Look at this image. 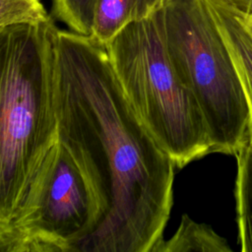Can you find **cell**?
<instances>
[{
  "label": "cell",
  "instance_id": "cell-5",
  "mask_svg": "<svg viewBox=\"0 0 252 252\" xmlns=\"http://www.w3.org/2000/svg\"><path fill=\"white\" fill-rule=\"evenodd\" d=\"M96 220L91 188L69 151L58 142L8 222L0 227V252H79Z\"/></svg>",
  "mask_w": 252,
  "mask_h": 252
},
{
  "label": "cell",
  "instance_id": "cell-10",
  "mask_svg": "<svg viewBox=\"0 0 252 252\" xmlns=\"http://www.w3.org/2000/svg\"><path fill=\"white\" fill-rule=\"evenodd\" d=\"M96 0H53V14L70 31L92 35Z\"/></svg>",
  "mask_w": 252,
  "mask_h": 252
},
{
  "label": "cell",
  "instance_id": "cell-4",
  "mask_svg": "<svg viewBox=\"0 0 252 252\" xmlns=\"http://www.w3.org/2000/svg\"><path fill=\"white\" fill-rule=\"evenodd\" d=\"M158 19L171 63L205 117L213 153L236 156L250 140V109L209 2L165 0Z\"/></svg>",
  "mask_w": 252,
  "mask_h": 252
},
{
  "label": "cell",
  "instance_id": "cell-11",
  "mask_svg": "<svg viewBox=\"0 0 252 252\" xmlns=\"http://www.w3.org/2000/svg\"><path fill=\"white\" fill-rule=\"evenodd\" d=\"M51 20L40 0H0V28Z\"/></svg>",
  "mask_w": 252,
  "mask_h": 252
},
{
  "label": "cell",
  "instance_id": "cell-3",
  "mask_svg": "<svg viewBox=\"0 0 252 252\" xmlns=\"http://www.w3.org/2000/svg\"><path fill=\"white\" fill-rule=\"evenodd\" d=\"M104 46L131 106L176 168L213 153L198 101L168 56L158 11L127 25Z\"/></svg>",
  "mask_w": 252,
  "mask_h": 252
},
{
  "label": "cell",
  "instance_id": "cell-1",
  "mask_svg": "<svg viewBox=\"0 0 252 252\" xmlns=\"http://www.w3.org/2000/svg\"><path fill=\"white\" fill-rule=\"evenodd\" d=\"M55 104L58 142L83 172L97 210L79 252H153L169 219L176 166L93 36L58 30Z\"/></svg>",
  "mask_w": 252,
  "mask_h": 252
},
{
  "label": "cell",
  "instance_id": "cell-2",
  "mask_svg": "<svg viewBox=\"0 0 252 252\" xmlns=\"http://www.w3.org/2000/svg\"><path fill=\"white\" fill-rule=\"evenodd\" d=\"M58 28H0V227L58 143L55 104Z\"/></svg>",
  "mask_w": 252,
  "mask_h": 252
},
{
  "label": "cell",
  "instance_id": "cell-12",
  "mask_svg": "<svg viewBox=\"0 0 252 252\" xmlns=\"http://www.w3.org/2000/svg\"><path fill=\"white\" fill-rule=\"evenodd\" d=\"M220 4L230 8L231 10L240 13L252 19V0H215Z\"/></svg>",
  "mask_w": 252,
  "mask_h": 252
},
{
  "label": "cell",
  "instance_id": "cell-7",
  "mask_svg": "<svg viewBox=\"0 0 252 252\" xmlns=\"http://www.w3.org/2000/svg\"><path fill=\"white\" fill-rule=\"evenodd\" d=\"M165 0H96L93 36L105 45L127 25L159 11Z\"/></svg>",
  "mask_w": 252,
  "mask_h": 252
},
{
  "label": "cell",
  "instance_id": "cell-8",
  "mask_svg": "<svg viewBox=\"0 0 252 252\" xmlns=\"http://www.w3.org/2000/svg\"><path fill=\"white\" fill-rule=\"evenodd\" d=\"M230 252L226 240L210 225L198 223L183 215L175 233L167 240L162 239L153 252Z\"/></svg>",
  "mask_w": 252,
  "mask_h": 252
},
{
  "label": "cell",
  "instance_id": "cell-9",
  "mask_svg": "<svg viewBox=\"0 0 252 252\" xmlns=\"http://www.w3.org/2000/svg\"><path fill=\"white\" fill-rule=\"evenodd\" d=\"M236 220L242 252H252V146L247 144L235 156Z\"/></svg>",
  "mask_w": 252,
  "mask_h": 252
},
{
  "label": "cell",
  "instance_id": "cell-6",
  "mask_svg": "<svg viewBox=\"0 0 252 252\" xmlns=\"http://www.w3.org/2000/svg\"><path fill=\"white\" fill-rule=\"evenodd\" d=\"M231 54L242 83L251 115L252 146V19L215 0H207Z\"/></svg>",
  "mask_w": 252,
  "mask_h": 252
}]
</instances>
